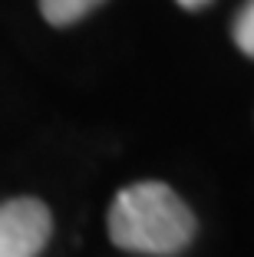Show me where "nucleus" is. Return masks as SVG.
Segmentation results:
<instances>
[{
    "mask_svg": "<svg viewBox=\"0 0 254 257\" xmlns=\"http://www.w3.org/2000/svg\"><path fill=\"white\" fill-rule=\"evenodd\" d=\"M231 33H234V43L241 46V53L254 56V0H247L244 7L238 10Z\"/></svg>",
    "mask_w": 254,
    "mask_h": 257,
    "instance_id": "obj_4",
    "label": "nucleus"
},
{
    "mask_svg": "<svg viewBox=\"0 0 254 257\" xmlns=\"http://www.w3.org/2000/svg\"><path fill=\"white\" fill-rule=\"evenodd\" d=\"M179 7H185V10H198V7H205V4H211V0H175Z\"/></svg>",
    "mask_w": 254,
    "mask_h": 257,
    "instance_id": "obj_5",
    "label": "nucleus"
},
{
    "mask_svg": "<svg viewBox=\"0 0 254 257\" xmlns=\"http://www.w3.org/2000/svg\"><path fill=\"white\" fill-rule=\"evenodd\" d=\"M195 214L165 182H135L112 198L109 237L132 254L172 257L195 237Z\"/></svg>",
    "mask_w": 254,
    "mask_h": 257,
    "instance_id": "obj_1",
    "label": "nucleus"
},
{
    "mask_svg": "<svg viewBox=\"0 0 254 257\" xmlns=\"http://www.w3.org/2000/svg\"><path fill=\"white\" fill-rule=\"evenodd\" d=\"M103 0H40V14L53 23V27H69V23L82 20V17L96 10Z\"/></svg>",
    "mask_w": 254,
    "mask_h": 257,
    "instance_id": "obj_3",
    "label": "nucleus"
},
{
    "mask_svg": "<svg viewBox=\"0 0 254 257\" xmlns=\"http://www.w3.org/2000/svg\"><path fill=\"white\" fill-rule=\"evenodd\" d=\"M50 231L53 218L37 198H10L0 204V257H40Z\"/></svg>",
    "mask_w": 254,
    "mask_h": 257,
    "instance_id": "obj_2",
    "label": "nucleus"
}]
</instances>
